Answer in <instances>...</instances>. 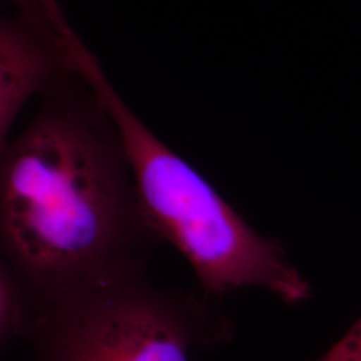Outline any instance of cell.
<instances>
[{
  "instance_id": "1",
  "label": "cell",
  "mask_w": 361,
  "mask_h": 361,
  "mask_svg": "<svg viewBox=\"0 0 361 361\" xmlns=\"http://www.w3.org/2000/svg\"><path fill=\"white\" fill-rule=\"evenodd\" d=\"M0 153V259L32 316L146 273L161 243L102 99L78 71Z\"/></svg>"
},
{
  "instance_id": "2",
  "label": "cell",
  "mask_w": 361,
  "mask_h": 361,
  "mask_svg": "<svg viewBox=\"0 0 361 361\" xmlns=\"http://www.w3.org/2000/svg\"><path fill=\"white\" fill-rule=\"evenodd\" d=\"M77 67L119 131L145 217L161 241L189 261L202 295L214 298L257 286L288 304L310 296V285L286 259L283 246L256 232L131 111L86 44L78 52Z\"/></svg>"
},
{
  "instance_id": "3",
  "label": "cell",
  "mask_w": 361,
  "mask_h": 361,
  "mask_svg": "<svg viewBox=\"0 0 361 361\" xmlns=\"http://www.w3.org/2000/svg\"><path fill=\"white\" fill-rule=\"evenodd\" d=\"M210 297L150 284L146 273L97 286L31 317L38 361H189L232 338Z\"/></svg>"
},
{
  "instance_id": "4",
  "label": "cell",
  "mask_w": 361,
  "mask_h": 361,
  "mask_svg": "<svg viewBox=\"0 0 361 361\" xmlns=\"http://www.w3.org/2000/svg\"><path fill=\"white\" fill-rule=\"evenodd\" d=\"M82 43L78 35L59 37L20 13L0 15V153L23 106L77 73Z\"/></svg>"
},
{
  "instance_id": "5",
  "label": "cell",
  "mask_w": 361,
  "mask_h": 361,
  "mask_svg": "<svg viewBox=\"0 0 361 361\" xmlns=\"http://www.w3.org/2000/svg\"><path fill=\"white\" fill-rule=\"evenodd\" d=\"M26 304L13 274L0 259V340L13 329H25Z\"/></svg>"
},
{
  "instance_id": "6",
  "label": "cell",
  "mask_w": 361,
  "mask_h": 361,
  "mask_svg": "<svg viewBox=\"0 0 361 361\" xmlns=\"http://www.w3.org/2000/svg\"><path fill=\"white\" fill-rule=\"evenodd\" d=\"M20 13L28 19L46 27L54 34L70 38L77 32L68 25L65 13L58 0H8Z\"/></svg>"
},
{
  "instance_id": "7",
  "label": "cell",
  "mask_w": 361,
  "mask_h": 361,
  "mask_svg": "<svg viewBox=\"0 0 361 361\" xmlns=\"http://www.w3.org/2000/svg\"><path fill=\"white\" fill-rule=\"evenodd\" d=\"M317 361H361V316L345 336Z\"/></svg>"
}]
</instances>
